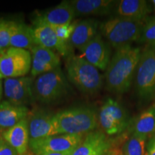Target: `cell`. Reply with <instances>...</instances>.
Instances as JSON below:
<instances>
[{
  "mask_svg": "<svg viewBox=\"0 0 155 155\" xmlns=\"http://www.w3.org/2000/svg\"><path fill=\"white\" fill-rule=\"evenodd\" d=\"M109 148L110 142L105 134L101 131H91L71 155H106Z\"/></svg>",
  "mask_w": 155,
  "mask_h": 155,
  "instance_id": "obj_17",
  "label": "cell"
},
{
  "mask_svg": "<svg viewBox=\"0 0 155 155\" xmlns=\"http://www.w3.org/2000/svg\"><path fill=\"white\" fill-rule=\"evenodd\" d=\"M33 30L37 45L55 50L63 57L69 55L71 46L68 43L60 40L53 27L44 23H36Z\"/></svg>",
  "mask_w": 155,
  "mask_h": 155,
  "instance_id": "obj_13",
  "label": "cell"
},
{
  "mask_svg": "<svg viewBox=\"0 0 155 155\" xmlns=\"http://www.w3.org/2000/svg\"><path fill=\"white\" fill-rule=\"evenodd\" d=\"M145 155H155V134L149 141Z\"/></svg>",
  "mask_w": 155,
  "mask_h": 155,
  "instance_id": "obj_29",
  "label": "cell"
},
{
  "mask_svg": "<svg viewBox=\"0 0 155 155\" xmlns=\"http://www.w3.org/2000/svg\"><path fill=\"white\" fill-rule=\"evenodd\" d=\"M144 23L142 21L118 17L102 22L99 28L101 34L116 50L139 41Z\"/></svg>",
  "mask_w": 155,
  "mask_h": 155,
  "instance_id": "obj_4",
  "label": "cell"
},
{
  "mask_svg": "<svg viewBox=\"0 0 155 155\" xmlns=\"http://www.w3.org/2000/svg\"><path fill=\"white\" fill-rule=\"evenodd\" d=\"M53 115L44 111H38L28 121L30 141L39 140L58 135L53 122Z\"/></svg>",
  "mask_w": 155,
  "mask_h": 155,
  "instance_id": "obj_15",
  "label": "cell"
},
{
  "mask_svg": "<svg viewBox=\"0 0 155 155\" xmlns=\"http://www.w3.org/2000/svg\"><path fill=\"white\" fill-rule=\"evenodd\" d=\"M75 17V11L70 2L63 1L59 5L38 15L35 19L36 23H44L51 27L71 24Z\"/></svg>",
  "mask_w": 155,
  "mask_h": 155,
  "instance_id": "obj_14",
  "label": "cell"
},
{
  "mask_svg": "<svg viewBox=\"0 0 155 155\" xmlns=\"http://www.w3.org/2000/svg\"><path fill=\"white\" fill-rule=\"evenodd\" d=\"M2 137L18 155H25L30 144L28 120L24 119L3 132Z\"/></svg>",
  "mask_w": 155,
  "mask_h": 155,
  "instance_id": "obj_16",
  "label": "cell"
},
{
  "mask_svg": "<svg viewBox=\"0 0 155 155\" xmlns=\"http://www.w3.org/2000/svg\"><path fill=\"white\" fill-rule=\"evenodd\" d=\"M98 118L102 129L108 135L121 133L129 124L127 110L112 98H108L101 106Z\"/></svg>",
  "mask_w": 155,
  "mask_h": 155,
  "instance_id": "obj_7",
  "label": "cell"
},
{
  "mask_svg": "<svg viewBox=\"0 0 155 155\" xmlns=\"http://www.w3.org/2000/svg\"><path fill=\"white\" fill-rule=\"evenodd\" d=\"M152 3L153 6H154V8L155 9V0H153V1H152Z\"/></svg>",
  "mask_w": 155,
  "mask_h": 155,
  "instance_id": "obj_35",
  "label": "cell"
},
{
  "mask_svg": "<svg viewBox=\"0 0 155 155\" xmlns=\"http://www.w3.org/2000/svg\"><path fill=\"white\" fill-rule=\"evenodd\" d=\"M139 42H144L148 46L155 47V17H147L144 21Z\"/></svg>",
  "mask_w": 155,
  "mask_h": 155,
  "instance_id": "obj_26",
  "label": "cell"
},
{
  "mask_svg": "<svg viewBox=\"0 0 155 155\" xmlns=\"http://www.w3.org/2000/svg\"><path fill=\"white\" fill-rule=\"evenodd\" d=\"M4 96V88L2 81H0V103L2 102V99Z\"/></svg>",
  "mask_w": 155,
  "mask_h": 155,
  "instance_id": "obj_31",
  "label": "cell"
},
{
  "mask_svg": "<svg viewBox=\"0 0 155 155\" xmlns=\"http://www.w3.org/2000/svg\"><path fill=\"white\" fill-rule=\"evenodd\" d=\"M73 152H65V153H45L40 155H71Z\"/></svg>",
  "mask_w": 155,
  "mask_h": 155,
  "instance_id": "obj_30",
  "label": "cell"
},
{
  "mask_svg": "<svg viewBox=\"0 0 155 155\" xmlns=\"http://www.w3.org/2000/svg\"><path fill=\"white\" fill-rule=\"evenodd\" d=\"M30 111L25 106H17L7 101L0 103V127L4 131L10 129L24 119H27Z\"/></svg>",
  "mask_w": 155,
  "mask_h": 155,
  "instance_id": "obj_21",
  "label": "cell"
},
{
  "mask_svg": "<svg viewBox=\"0 0 155 155\" xmlns=\"http://www.w3.org/2000/svg\"><path fill=\"white\" fill-rule=\"evenodd\" d=\"M17 23L14 21H6L0 28V55L10 48V41Z\"/></svg>",
  "mask_w": 155,
  "mask_h": 155,
  "instance_id": "obj_25",
  "label": "cell"
},
{
  "mask_svg": "<svg viewBox=\"0 0 155 155\" xmlns=\"http://www.w3.org/2000/svg\"><path fill=\"white\" fill-rule=\"evenodd\" d=\"M106 155H110V154H106Z\"/></svg>",
  "mask_w": 155,
  "mask_h": 155,
  "instance_id": "obj_36",
  "label": "cell"
},
{
  "mask_svg": "<svg viewBox=\"0 0 155 155\" xmlns=\"http://www.w3.org/2000/svg\"><path fill=\"white\" fill-rule=\"evenodd\" d=\"M3 78H4L2 74L1 73V72H0V81H2Z\"/></svg>",
  "mask_w": 155,
  "mask_h": 155,
  "instance_id": "obj_34",
  "label": "cell"
},
{
  "mask_svg": "<svg viewBox=\"0 0 155 155\" xmlns=\"http://www.w3.org/2000/svg\"><path fill=\"white\" fill-rule=\"evenodd\" d=\"M83 139V135L58 134L30 141L29 147L37 155L45 153L73 152Z\"/></svg>",
  "mask_w": 155,
  "mask_h": 155,
  "instance_id": "obj_9",
  "label": "cell"
},
{
  "mask_svg": "<svg viewBox=\"0 0 155 155\" xmlns=\"http://www.w3.org/2000/svg\"><path fill=\"white\" fill-rule=\"evenodd\" d=\"M31 68L32 55L28 50L10 47L0 55V72L5 78L24 77Z\"/></svg>",
  "mask_w": 155,
  "mask_h": 155,
  "instance_id": "obj_8",
  "label": "cell"
},
{
  "mask_svg": "<svg viewBox=\"0 0 155 155\" xmlns=\"http://www.w3.org/2000/svg\"><path fill=\"white\" fill-rule=\"evenodd\" d=\"M135 89L143 101L155 98V47L147 45L141 51L136 72Z\"/></svg>",
  "mask_w": 155,
  "mask_h": 155,
  "instance_id": "obj_6",
  "label": "cell"
},
{
  "mask_svg": "<svg viewBox=\"0 0 155 155\" xmlns=\"http://www.w3.org/2000/svg\"><path fill=\"white\" fill-rule=\"evenodd\" d=\"M5 22H6V20H5V19L0 17V28H1V27L4 24H5Z\"/></svg>",
  "mask_w": 155,
  "mask_h": 155,
  "instance_id": "obj_32",
  "label": "cell"
},
{
  "mask_svg": "<svg viewBox=\"0 0 155 155\" xmlns=\"http://www.w3.org/2000/svg\"><path fill=\"white\" fill-rule=\"evenodd\" d=\"M131 132L148 138L155 134V104L148 108L136 118Z\"/></svg>",
  "mask_w": 155,
  "mask_h": 155,
  "instance_id": "obj_22",
  "label": "cell"
},
{
  "mask_svg": "<svg viewBox=\"0 0 155 155\" xmlns=\"http://www.w3.org/2000/svg\"><path fill=\"white\" fill-rule=\"evenodd\" d=\"M98 22L94 19H86L78 22L68 44L81 52L98 34Z\"/></svg>",
  "mask_w": 155,
  "mask_h": 155,
  "instance_id": "obj_19",
  "label": "cell"
},
{
  "mask_svg": "<svg viewBox=\"0 0 155 155\" xmlns=\"http://www.w3.org/2000/svg\"><path fill=\"white\" fill-rule=\"evenodd\" d=\"M71 86L61 67L39 75L34 81L35 99L43 104H53L68 95Z\"/></svg>",
  "mask_w": 155,
  "mask_h": 155,
  "instance_id": "obj_5",
  "label": "cell"
},
{
  "mask_svg": "<svg viewBox=\"0 0 155 155\" xmlns=\"http://www.w3.org/2000/svg\"><path fill=\"white\" fill-rule=\"evenodd\" d=\"M30 53L32 55L30 71L32 77L39 76L60 67L61 58L53 50L35 45L30 50Z\"/></svg>",
  "mask_w": 155,
  "mask_h": 155,
  "instance_id": "obj_11",
  "label": "cell"
},
{
  "mask_svg": "<svg viewBox=\"0 0 155 155\" xmlns=\"http://www.w3.org/2000/svg\"><path fill=\"white\" fill-rule=\"evenodd\" d=\"M77 23V21H73L71 24L53 27V28L60 40L64 42L68 43L70 38H71V35H72L73 30H74Z\"/></svg>",
  "mask_w": 155,
  "mask_h": 155,
  "instance_id": "obj_27",
  "label": "cell"
},
{
  "mask_svg": "<svg viewBox=\"0 0 155 155\" xmlns=\"http://www.w3.org/2000/svg\"><path fill=\"white\" fill-rule=\"evenodd\" d=\"M0 155H18L14 149L3 138L0 139Z\"/></svg>",
  "mask_w": 155,
  "mask_h": 155,
  "instance_id": "obj_28",
  "label": "cell"
},
{
  "mask_svg": "<svg viewBox=\"0 0 155 155\" xmlns=\"http://www.w3.org/2000/svg\"><path fill=\"white\" fill-rule=\"evenodd\" d=\"M150 12L149 4L144 0H121L116 7L118 17L142 22L146 20Z\"/></svg>",
  "mask_w": 155,
  "mask_h": 155,
  "instance_id": "obj_20",
  "label": "cell"
},
{
  "mask_svg": "<svg viewBox=\"0 0 155 155\" xmlns=\"http://www.w3.org/2000/svg\"><path fill=\"white\" fill-rule=\"evenodd\" d=\"M65 68L68 80L83 94H94L101 89L104 76L81 55H69Z\"/></svg>",
  "mask_w": 155,
  "mask_h": 155,
  "instance_id": "obj_3",
  "label": "cell"
},
{
  "mask_svg": "<svg viewBox=\"0 0 155 155\" xmlns=\"http://www.w3.org/2000/svg\"><path fill=\"white\" fill-rule=\"evenodd\" d=\"M147 137L135 134L126 141L122 151L124 155H144Z\"/></svg>",
  "mask_w": 155,
  "mask_h": 155,
  "instance_id": "obj_24",
  "label": "cell"
},
{
  "mask_svg": "<svg viewBox=\"0 0 155 155\" xmlns=\"http://www.w3.org/2000/svg\"><path fill=\"white\" fill-rule=\"evenodd\" d=\"M33 84V77L5 78L4 96L6 101L14 105L26 106L35 99Z\"/></svg>",
  "mask_w": 155,
  "mask_h": 155,
  "instance_id": "obj_10",
  "label": "cell"
},
{
  "mask_svg": "<svg viewBox=\"0 0 155 155\" xmlns=\"http://www.w3.org/2000/svg\"><path fill=\"white\" fill-rule=\"evenodd\" d=\"M75 17L104 16L111 12L116 1L113 0H73L70 1Z\"/></svg>",
  "mask_w": 155,
  "mask_h": 155,
  "instance_id": "obj_18",
  "label": "cell"
},
{
  "mask_svg": "<svg viewBox=\"0 0 155 155\" xmlns=\"http://www.w3.org/2000/svg\"><path fill=\"white\" fill-rule=\"evenodd\" d=\"M98 121L96 111L86 106L63 110L53 116L58 134L84 135L96 129Z\"/></svg>",
  "mask_w": 155,
  "mask_h": 155,
  "instance_id": "obj_2",
  "label": "cell"
},
{
  "mask_svg": "<svg viewBox=\"0 0 155 155\" xmlns=\"http://www.w3.org/2000/svg\"><path fill=\"white\" fill-rule=\"evenodd\" d=\"M4 131H4L3 129H2L1 127H0V139L3 138V137H2V134H3V132H4Z\"/></svg>",
  "mask_w": 155,
  "mask_h": 155,
  "instance_id": "obj_33",
  "label": "cell"
},
{
  "mask_svg": "<svg viewBox=\"0 0 155 155\" xmlns=\"http://www.w3.org/2000/svg\"><path fill=\"white\" fill-rule=\"evenodd\" d=\"M141 50L127 45L116 50L106 70V85L108 91L121 94L130 88L137 72Z\"/></svg>",
  "mask_w": 155,
  "mask_h": 155,
  "instance_id": "obj_1",
  "label": "cell"
},
{
  "mask_svg": "<svg viewBox=\"0 0 155 155\" xmlns=\"http://www.w3.org/2000/svg\"><path fill=\"white\" fill-rule=\"evenodd\" d=\"M35 45L33 28L22 23H17L12 36L10 47L30 50Z\"/></svg>",
  "mask_w": 155,
  "mask_h": 155,
  "instance_id": "obj_23",
  "label": "cell"
},
{
  "mask_svg": "<svg viewBox=\"0 0 155 155\" xmlns=\"http://www.w3.org/2000/svg\"><path fill=\"white\" fill-rule=\"evenodd\" d=\"M81 53V57L101 71H106L111 61V50L101 33L97 34Z\"/></svg>",
  "mask_w": 155,
  "mask_h": 155,
  "instance_id": "obj_12",
  "label": "cell"
}]
</instances>
